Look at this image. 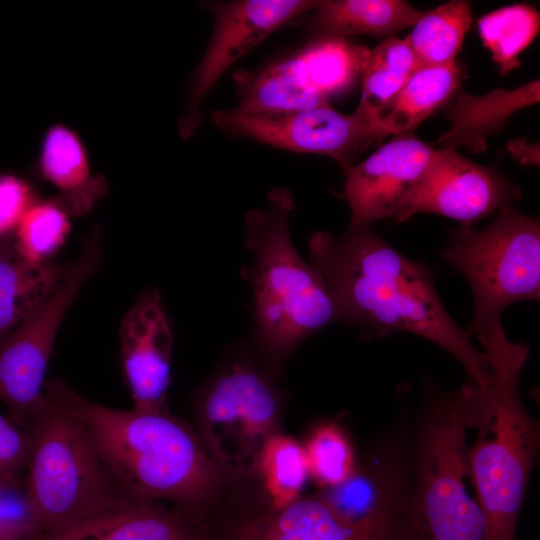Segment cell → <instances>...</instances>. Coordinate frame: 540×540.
I'll list each match as a JSON object with an SVG mask.
<instances>
[{
	"label": "cell",
	"instance_id": "obj_34",
	"mask_svg": "<svg viewBox=\"0 0 540 540\" xmlns=\"http://www.w3.org/2000/svg\"><path fill=\"white\" fill-rule=\"evenodd\" d=\"M9 487H12V486H5V485L0 483V493L3 492L5 489H7Z\"/></svg>",
	"mask_w": 540,
	"mask_h": 540
},
{
	"label": "cell",
	"instance_id": "obj_18",
	"mask_svg": "<svg viewBox=\"0 0 540 540\" xmlns=\"http://www.w3.org/2000/svg\"><path fill=\"white\" fill-rule=\"evenodd\" d=\"M405 533L365 530L342 521L320 498L290 505L242 524L231 540H408Z\"/></svg>",
	"mask_w": 540,
	"mask_h": 540
},
{
	"label": "cell",
	"instance_id": "obj_28",
	"mask_svg": "<svg viewBox=\"0 0 540 540\" xmlns=\"http://www.w3.org/2000/svg\"><path fill=\"white\" fill-rule=\"evenodd\" d=\"M304 449L309 473L326 489L341 484L356 472L350 442L333 423L319 426Z\"/></svg>",
	"mask_w": 540,
	"mask_h": 540
},
{
	"label": "cell",
	"instance_id": "obj_15",
	"mask_svg": "<svg viewBox=\"0 0 540 540\" xmlns=\"http://www.w3.org/2000/svg\"><path fill=\"white\" fill-rule=\"evenodd\" d=\"M56 335L49 320L32 316L0 342V400L21 427L50 405L44 379Z\"/></svg>",
	"mask_w": 540,
	"mask_h": 540
},
{
	"label": "cell",
	"instance_id": "obj_2",
	"mask_svg": "<svg viewBox=\"0 0 540 540\" xmlns=\"http://www.w3.org/2000/svg\"><path fill=\"white\" fill-rule=\"evenodd\" d=\"M45 394L78 420L131 500L193 505L215 486L214 465L199 439L167 410L107 407L83 398L61 379L46 382Z\"/></svg>",
	"mask_w": 540,
	"mask_h": 540
},
{
	"label": "cell",
	"instance_id": "obj_25",
	"mask_svg": "<svg viewBox=\"0 0 540 540\" xmlns=\"http://www.w3.org/2000/svg\"><path fill=\"white\" fill-rule=\"evenodd\" d=\"M472 23L471 3L448 1L424 11L406 40L421 66L456 62Z\"/></svg>",
	"mask_w": 540,
	"mask_h": 540
},
{
	"label": "cell",
	"instance_id": "obj_33",
	"mask_svg": "<svg viewBox=\"0 0 540 540\" xmlns=\"http://www.w3.org/2000/svg\"><path fill=\"white\" fill-rule=\"evenodd\" d=\"M27 535L17 531H0V540H25Z\"/></svg>",
	"mask_w": 540,
	"mask_h": 540
},
{
	"label": "cell",
	"instance_id": "obj_3",
	"mask_svg": "<svg viewBox=\"0 0 540 540\" xmlns=\"http://www.w3.org/2000/svg\"><path fill=\"white\" fill-rule=\"evenodd\" d=\"M471 334L480 340L491 368L488 386L482 390L476 385V426L490 431L467 454V468L486 520L487 540H509L539 448L538 423L519 391L529 348L509 341L500 319Z\"/></svg>",
	"mask_w": 540,
	"mask_h": 540
},
{
	"label": "cell",
	"instance_id": "obj_16",
	"mask_svg": "<svg viewBox=\"0 0 540 540\" xmlns=\"http://www.w3.org/2000/svg\"><path fill=\"white\" fill-rule=\"evenodd\" d=\"M319 497L351 526L381 532L412 531V525L402 521L408 507L400 477L389 467L356 470Z\"/></svg>",
	"mask_w": 540,
	"mask_h": 540
},
{
	"label": "cell",
	"instance_id": "obj_24",
	"mask_svg": "<svg viewBox=\"0 0 540 540\" xmlns=\"http://www.w3.org/2000/svg\"><path fill=\"white\" fill-rule=\"evenodd\" d=\"M419 67L421 65L406 38L391 37L377 47L367 49L361 69V97L356 110L381 125V118Z\"/></svg>",
	"mask_w": 540,
	"mask_h": 540
},
{
	"label": "cell",
	"instance_id": "obj_21",
	"mask_svg": "<svg viewBox=\"0 0 540 540\" xmlns=\"http://www.w3.org/2000/svg\"><path fill=\"white\" fill-rule=\"evenodd\" d=\"M62 270L31 262L6 239L0 244V340H3L56 288Z\"/></svg>",
	"mask_w": 540,
	"mask_h": 540
},
{
	"label": "cell",
	"instance_id": "obj_36",
	"mask_svg": "<svg viewBox=\"0 0 540 540\" xmlns=\"http://www.w3.org/2000/svg\"><path fill=\"white\" fill-rule=\"evenodd\" d=\"M509 540H516V539H515L514 536H513V537H511Z\"/></svg>",
	"mask_w": 540,
	"mask_h": 540
},
{
	"label": "cell",
	"instance_id": "obj_29",
	"mask_svg": "<svg viewBox=\"0 0 540 540\" xmlns=\"http://www.w3.org/2000/svg\"><path fill=\"white\" fill-rule=\"evenodd\" d=\"M69 230L66 213L59 206H30L16 227L15 246L27 260L43 262L63 244Z\"/></svg>",
	"mask_w": 540,
	"mask_h": 540
},
{
	"label": "cell",
	"instance_id": "obj_26",
	"mask_svg": "<svg viewBox=\"0 0 540 540\" xmlns=\"http://www.w3.org/2000/svg\"><path fill=\"white\" fill-rule=\"evenodd\" d=\"M539 27L540 14L529 4L499 8L483 15L477 23L479 37L501 76L520 66L519 56L535 39Z\"/></svg>",
	"mask_w": 540,
	"mask_h": 540
},
{
	"label": "cell",
	"instance_id": "obj_12",
	"mask_svg": "<svg viewBox=\"0 0 540 540\" xmlns=\"http://www.w3.org/2000/svg\"><path fill=\"white\" fill-rule=\"evenodd\" d=\"M434 148L413 133L394 135L362 161L345 169L348 228L401 219L431 161Z\"/></svg>",
	"mask_w": 540,
	"mask_h": 540
},
{
	"label": "cell",
	"instance_id": "obj_23",
	"mask_svg": "<svg viewBox=\"0 0 540 540\" xmlns=\"http://www.w3.org/2000/svg\"><path fill=\"white\" fill-rule=\"evenodd\" d=\"M41 170L59 188L74 214L88 212L105 192L101 178H91L83 146L77 136L63 126L47 133L41 154Z\"/></svg>",
	"mask_w": 540,
	"mask_h": 540
},
{
	"label": "cell",
	"instance_id": "obj_1",
	"mask_svg": "<svg viewBox=\"0 0 540 540\" xmlns=\"http://www.w3.org/2000/svg\"><path fill=\"white\" fill-rule=\"evenodd\" d=\"M308 247L309 263L332 289L340 320L373 337L400 331L425 338L454 356L479 388L487 387L486 354L448 314L424 263L395 250L370 226L348 228L341 237L316 231Z\"/></svg>",
	"mask_w": 540,
	"mask_h": 540
},
{
	"label": "cell",
	"instance_id": "obj_32",
	"mask_svg": "<svg viewBox=\"0 0 540 540\" xmlns=\"http://www.w3.org/2000/svg\"><path fill=\"white\" fill-rule=\"evenodd\" d=\"M511 155L521 164H539V145L531 144L524 139H514L508 143Z\"/></svg>",
	"mask_w": 540,
	"mask_h": 540
},
{
	"label": "cell",
	"instance_id": "obj_20",
	"mask_svg": "<svg viewBox=\"0 0 540 540\" xmlns=\"http://www.w3.org/2000/svg\"><path fill=\"white\" fill-rule=\"evenodd\" d=\"M311 26L324 38L352 35L394 37L424 11L403 0H324L311 10Z\"/></svg>",
	"mask_w": 540,
	"mask_h": 540
},
{
	"label": "cell",
	"instance_id": "obj_11",
	"mask_svg": "<svg viewBox=\"0 0 540 540\" xmlns=\"http://www.w3.org/2000/svg\"><path fill=\"white\" fill-rule=\"evenodd\" d=\"M319 0H231L205 2L213 16L208 45L195 68L179 120L183 140L202 123L201 105L222 75L241 57L288 22L313 10Z\"/></svg>",
	"mask_w": 540,
	"mask_h": 540
},
{
	"label": "cell",
	"instance_id": "obj_5",
	"mask_svg": "<svg viewBox=\"0 0 540 540\" xmlns=\"http://www.w3.org/2000/svg\"><path fill=\"white\" fill-rule=\"evenodd\" d=\"M27 430L30 449L24 499L32 535L133 501L110 473L81 424L65 409L50 401Z\"/></svg>",
	"mask_w": 540,
	"mask_h": 540
},
{
	"label": "cell",
	"instance_id": "obj_19",
	"mask_svg": "<svg viewBox=\"0 0 540 540\" xmlns=\"http://www.w3.org/2000/svg\"><path fill=\"white\" fill-rule=\"evenodd\" d=\"M452 100L446 113L450 128L435 144L440 148L464 147L470 153H480L487 149L488 138L503 131L513 114L539 102V80L480 96L458 92Z\"/></svg>",
	"mask_w": 540,
	"mask_h": 540
},
{
	"label": "cell",
	"instance_id": "obj_9",
	"mask_svg": "<svg viewBox=\"0 0 540 540\" xmlns=\"http://www.w3.org/2000/svg\"><path fill=\"white\" fill-rule=\"evenodd\" d=\"M278 395L266 374L235 361L207 388L200 410L206 445L225 468L257 465L278 416Z\"/></svg>",
	"mask_w": 540,
	"mask_h": 540
},
{
	"label": "cell",
	"instance_id": "obj_27",
	"mask_svg": "<svg viewBox=\"0 0 540 540\" xmlns=\"http://www.w3.org/2000/svg\"><path fill=\"white\" fill-rule=\"evenodd\" d=\"M257 466L275 510L299 499L309 471L305 449L295 439L278 433L270 435Z\"/></svg>",
	"mask_w": 540,
	"mask_h": 540
},
{
	"label": "cell",
	"instance_id": "obj_17",
	"mask_svg": "<svg viewBox=\"0 0 540 540\" xmlns=\"http://www.w3.org/2000/svg\"><path fill=\"white\" fill-rule=\"evenodd\" d=\"M31 536V540H201L199 531L182 514L139 501Z\"/></svg>",
	"mask_w": 540,
	"mask_h": 540
},
{
	"label": "cell",
	"instance_id": "obj_22",
	"mask_svg": "<svg viewBox=\"0 0 540 540\" xmlns=\"http://www.w3.org/2000/svg\"><path fill=\"white\" fill-rule=\"evenodd\" d=\"M463 77L456 62L421 66L408 79L380 123L389 135L413 133L458 93Z\"/></svg>",
	"mask_w": 540,
	"mask_h": 540
},
{
	"label": "cell",
	"instance_id": "obj_8",
	"mask_svg": "<svg viewBox=\"0 0 540 540\" xmlns=\"http://www.w3.org/2000/svg\"><path fill=\"white\" fill-rule=\"evenodd\" d=\"M367 48L323 38L254 71L234 74L238 105L246 112H288L330 105L361 74Z\"/></svg>",
	"mask_w": 540,
	"mask_h": 540
},
{
	"label": "cell",
	"instance_id": "obj_10",
	"mask_svg": "<svg viewBox=\"0 0 540 540\" xmlns=\"http://www.w3.org/2000/svg\"><path fill=\"white\" fill-rule=\"evenodd\" d=\"M211 121L220 131L277 149L332 158L344 170L368 148L388 135L378 122L357 110L342 113L325 105L288 112H246L236 107L217 109Z\"/></svg>",
	"mask_w": 540,
	"mask_h": 540
},
{
	"label": "cell",
	"instance_id": "obj_35",
	"mask_svg": "<svg viewBox=\"0 0 540 540\" xmlns=\"http://www.w3.org/2000/svg\"><path fill=\"white\" fill-rule=\"evenodd\" d=\"M5 240L4 236L0 235V244Z\"/></svg>",
	"mask_w": 540,
	"mask_h": 540
},
{
	"label": "cell",
	"instance_id": "obj_6",
	"mask_svg": "<svg viewBox=\"0 0 540 540\" xmlns=\"http://www.w3.org/2000/svg\"><path fill=\"white\" fill-rule=\"evenodd\" d=\"M475 422L473 384L430 408L416 449V490L410 508L416 540H487L482 509L464 483L466 430Z\"/></svg>",
	"mask_w": 540,
	"mask_h": 540
},
{
	"label": "cell",
	"instance_id": "obj_4",
	"mask_svg": "<svg viewBox=\"0 0 540 540\" xmlns=\"http://www.w3.org/2000/svg\"><path fill=\"white\" fill-rule=\"evenodd\" d=\"M294 210L291 192L276 187L268 194L267 206L248 211L244 219L245 245L253 255L243 276L252 289L254 339L274 359L340 320L329 284L293 245Z\"/></svg>",
	"mask_w": 540,
	"mask_h": 540
},
{
	"label": "cell",
	"instance_id": "obj_13",
	"mask_svg": "<svg viewBox=\"0 0 540 540\" xmlns=\"http://www.w3.org/2000/svg\"><path fill=\"white\" fill-rule=\"evenodd\" d=\"M520 197L518 185L496 168L473 162L456 149L439 148L434 150L401 222L429 213L468 227Z\"/></svg>",
	"mask_w": 540,
	"mask_h": 540
},
{
	"label": "cell",
	"instance_id": "obj_30",
	"mask_svg": "<svg viewBox=\"0 0 540 540\" xmlns=\"http://www.w3.org/2000/svg\"><path fill=\"white\" fill-rule=\"evenodd\" d=\"M30 449V435L0 413V483L14 486L21 471L25 470Z\"/></svg>",
	"mask_w": 540,
	"mask_h": 540
},
{
	"label": "cell",
	"instance_id": "obj_31",
	"mask_svg": "<svg viewBox=\"0 0 540 540\" xmlns=\"http://www.w3.org/2000/svg\"><path fill=\"white\" fill-rule=\"evenodd\" d=\"M30 189L22 180L10 176H0V235L5 236L17 227L30 208Z\"/></svg>",
	"mask_w": 540,
	"mask_h": 540
},
{
	"label": "cell",
	"instance_id": "obj_14",
	"mask_svg": "<svg viewBox=\"0 0 540 540\" xmlns=\"http://www.w3.org/2000/svg\"><path fill=\"white\" fill-rule=\"evenodd\" d=\"M119 333L132 408L167 410L173 334L157 290L150 288L139 295L123 317Z\"/></svg>",
	"mask_w": 540,
	"mask_h": 540
},
{
	"label": "cell",
	"instance_id": "obj_7",
	"mask_svg": "<svg viewBox=\"0 0 540 540\" xmlns=\"http://www.w3.org/2000/svg\"><path fill=\"white\" fill-rule=\"evenodd\" d=\"M441 258L468 280L474 300L471 331L500 319L508 306L540 295V223L502 207L493 222L477 230L449 231Z\"/></svg>",
	"mask_w": 540,
	"mask_h": 540
}]
</instances>
